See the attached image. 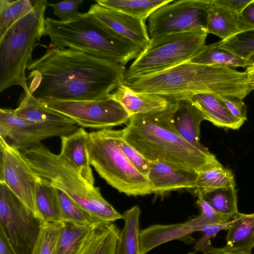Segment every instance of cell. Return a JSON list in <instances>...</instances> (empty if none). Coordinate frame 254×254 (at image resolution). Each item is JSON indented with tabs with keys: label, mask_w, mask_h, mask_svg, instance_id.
I'll list each match as a JSON object with an SVG mask.
<instances>
[{
	"label": "cell",
	"mask_w": 254,
	"mask_h": 254,
	"mask_svg": "<svg viewBox=\"0 0 254 254\" xmlns=\"http://www.w3.org/2000/svg\"><path fill=\"white\" fill-rule=\"evenodd\" d=\"M197 197L196 203L200 210V213L186 222L194 229L195 232H196L197 228L203 226L225 223L233 219L217 211L202 196L199 195Z\"/></svg>",
	"instance_id": "d590c367"
},
{
	"label": "cell",
	"mask_w": 254,
	"mask_h": 254,
	"mask_svg": "<svg viewBox=\"0 0 254 254\" xmlns=\"http://www.w3.org/2000/svg\"><path fill=\"white\" fill-rule=\"evenodd\" d=\"M109 97L119 102L130 116L165 109L171 101L162 96L135 92L123 84Z\"/></svg>",
	"instance_id": "e0dca14e"
},
{
	"label": "cell",
	"mask_w": 254,
	"mask_h": 254,
	"mask_svg": "<svg viewBox=\"0 0 254 254\" xmlns=\"http://www.w3.org/2000/svg\"><path fill=\"white\" fill-rule=\"evenodd\" d=\"M205 120L198 111L188 100L178 101L173 124L181 136L190 144L201 150H207L199 141L200 127Z\"/></svg>",
	"instance_id": "7402d4cb"
},
{
	"label": "cell",
	"mask_w": 254,
	"mask_h": 254,
	"mask_svg": "<svg viewBox=\"0 0 254 254\" xmlns=\"http://www.w3.org/2000/svg\"></svg>",
	"instance_id": "bcb514c9"
},
{
	"label": "cell",
	"mask_w": 254,
	"mask_h": 254,
	"mask_svg": "<svg viewBox=\"0 0 254 254\" xmlns=\"http://www.w3.org/2000/svg\"><path fill=\"white\" fill-rule=\"evenodd\" d=\"M15 113L28 121L47 126L77 125L65 115L44 106L29 93H25Z\"/></svg>",
	"instance_id": "ffe728a7"
},
{
	"label": "cell",
	"mask_w": 254,
	"mask_h": 254,
	"mask_svg": "<svg viewBox=\"0 0 254 254\" xmlns=\"http://www.w3.org/2000/svg\"><path fill=\"white\" fill-rule=\"evenodd\" d=\"M118 144L128 160L142 175L148 178L150 162L127 143L122 137V129L117 137Z\"/></svg>",
	"instance_id": "74e56055"
},
{
	"label": "cell",
	"mask_w": 254,
	"mask_h": 254,
	"mask_svg": "<svg viewBox=\"0 0 254 254\" xmlns=\"http://www.w3.org/2000/svg\"><path fill=\"white\" fill-rule=\"evenodd\" d=\"M235 186L232 172L220 163L198 172L193 190L197 196H204L220 188Z\"/></svg>",
	"instance_id": "4316f807"
},
{
	"label": "cell",
	"mask_w": 254,
	"mask_h": 254,
	"mask_svg": "<svg viewBox=\"0 0 254 254\" xmlns=\"http://www.w3.org/2000/svg\"><path fill=\"white\" fill-rule=\"evenodd\" d=\"M239 15L211 0L207 14L206 31L226 40L240 31Z\"/></svg>",
	"instance_id": "cb8c5ba5"
},
{
	"label": "cell",
	"mask_w": 254,
	"mask_h": 254,
	"mask_svg": "<svg viewBox=\"0 0 254 254\" xmlns=\"http://www.w3.org/2000/svg\"><path fill=\"white\" fill-rule=\"evenodd\" d=\"M211 0H171L148 18L150 40L195 29L206 30Z\"/></svg>",
	"instance_id": "30bf717a"
},
{
	"label": "cell",
	"mask_w": 254,
	"mask_h": 254,
	"mask_svg": "<svg viewBox=\"0 0 254 254\" xmlns=\"http://www.w3.org/2000/svg\"><path fill=\"white\" fill-rule=\"evenodd\" d=\"M41 103L83 127L108 128L127 124L130 118L124 107L110 97L100 100H54Z\"/></svg>",
	"instance_id": "8fae6325"
},
{
	"label": "cell",
	"mask_w": 254,
	"mask_h": 254,
	"mask_svg": "<svg viewBox=\"0 0 254 254\" xmlns=\"http://www.w3.org/2000/svg\"><path fill=\"white\" fill-rule=\"evenodd\" d=\"M220 254H252L251 252L250 251H238V252H225Z\"/></svg>",
	"instance_id": "f6af8a7d"
},
{
	"label": "cell",
	"mask_w": 254,
	"mask_h": 254,
	"mask_svg": "<svg viewBox=\"0 0 254 254\" xmlns=\"http://www.w3.org/2000/svg\"><path fill=\"white\" fill-rule=\"evenodd\" d=\"M0 254H16L1 230H0Z\"/></svg>",
	"instance_id": "7bdbcfd3"
},
{
	"label": "cell",
	"mask_w": 254,
	"mask_h": 254,
	"mask_svg": "<svg viewBox=\"0 0 254 254\" xmlns=\"http://www.w3.org/2000/svg\"><path fill=\"white\" fill-rule=\"evenodd\" d=\"M206 30L169 34L151 40L126 69L123 81L156 73L190 62L206 45Z\"/></svg>",
	"instance_id": "ba28073f"
},
{
	"label": "cell",
	"mask_w": 254,
	"mask_h": 254,
	"mask_svg": "<svg viewBox=\"0 0 254 254\" xmlns=\"http://www.w3.org/2000/svg\"><path fill=\"white\" fill-rule=\"evenodd\" d=\"M218 43L220 48L248 61L250 66H254V29L240 31Z\"/></svg>",
	"instance_id": "4dcf8cb0"
},
{
	"label": "cell",
	"mask_w": 254,
	"mask_h": 254,
	"mask_svg": "<svg viewBox=\"0 0 254 254\" xmlns=\"http://www.w3.org/2000/svg\"><path fill=\"white\" fill-rule=\"evenodd\" d=\"M36 175L66 194L92 216L103 223L123 219L102 195L100 188L88 183L71 163L40 143L21 151Z\"/></svg>",
	"instance_id": "5b68a950"
},
{
	"label": "cell",
	"mask_w": 254,
	"mask_h": 254,
	"mask_svg": "<svg viewBox=\"0 0 254 254\" xmlns=\"http://www.w3.org/2000/svg\"><path fill=\"white\" fill-rule=\"evenodd\" d=\"M218 96L234 117L244 122L247 120V106L242 99Z\"/></svg>",
	"instance_id": "ab89813d"
},
{
	"label": "cell",
	"mask_w": 254,
	"mask_h": 254,
	"mask_svg": "<svg viewBox=\"0 0 254 254\" xmlns=\"http://www.w3.org/2000/svg\"><path fill=\"white\" fill-rule=\"evenodd\" d=\"M213 1L226 8L239 14L252 0H213Z\"/></svg>",
	"instance_id": "b9f144b4"
},
{
	"label": "cell",
	"mask_w": 254,
	"mask_h": 254,
	"mask_svg": "<svg viewBox=\"0 0 254 254\" xmlns=\"http://www.w3.org/2000/svg\"><path fill=\"white\" fill-rule=\"evenodd\" d=\"M88 12L101 24L143 50L149 45L151 40L145 21L97 3L91 5Z\"/></svg>",
	"instance_id": "5bb4252c"
},
{
	"label": "cell",
	"mask_w": 254,
	"mask_h": 254,
	"mask_svg": "<svg viewBox=\"0 0 254 254\" xmlns=\"http://www.w3.org/2000/svg\"><path fill=\"white\" fill-rule=\"evenodd\" d=\"M0 182L5 184L37 216L35 195L40 177L31 168L21 152L0 137Z\"/></svg>",
	"instance_id": "7c38bea8"
},
{
	"label": "cell",
	"mask_w": 254,
	"mask_h": 254,
	"mask_svg": "<svg viewBox=\"0 0 254 254\" xmlns=\"http://www.w3.org/2000/svg\"><path fill=\"white\" fill-rule=\"evenodd\" d=\"M194 229L186 222L170 225L155 224L140 230L139 239L141 254L174 240L191 239Z\"/></svg>",
	"instance_id": "d6986e66"
},
{
	"label": "cell",
	"mask_w": 254,
	"mask_h": 254,
	"mask_svg": "<svg viewBox=\"0 0 254 254\" xmlns=\"http://www.w3.org/2000/svg\"><path fill=\"white\" fill-rule=\"evenodd\" d=\"M45 31L52 48L67 47L124 66L143 50L101 24L88 12L66 22L48 17Z\"/></svg>",
	"instance_id": "277c9868"
},
{
	"label": "cell",
	"mask_w": 254,
	"mask_h": 254,
	"mask_svg": "<svg viewBox=\"0 0 254 254\" xmlns=\"http://www.w3.org/2000/svg\"><path fill=\"white\" fill-rule=\"evenodd\" d=\"M178 101L165 109L130 116L122 129L123 139L150 162L198 172L220 164L208 149H200L187 141L173 124Z\"/></svg>",
	"instance_id": "7a4b0ae2"
},
{
	"label": "cell",
	"mask_w": 254,
	"mask_h": 254,
	"mask_svg": "<svg viewBox=\"0 0 254 254\" xmlns=\"http://www.w3.org/2000/svg\"><path fill=\"white\" fill-rule=\"evenodd\" d=\"M78 128L77 125L45 126L17 115L14 110L0 109V137L20 151L38 146L45 139L71 134Z\"/></svg>",
	"instance_id": "4fadbf2b"
},
{
	"label": "cell",
	"mask_w": 254,
	"mask_h": 254,
	"mask_svg": "<svg viewBox=\"0 0 254 254\" xmlns=\"http://www.w3.org/2000/svg\"><path fill=\"white\" fill-rule=\"evenodd\" d=\"M171 0H98L97 3L146 21L162 5Z\"/></svg>",
	"instance_id": "f1b7e54d"
},
{
	"label": "cell",
	"mask_w": 254,
	"mask_h": 254,
	"mask_svg": "<svg viewBox=\"0 0 254 254\" xmlns=\"http://www.w3.org/2000/svg\"><path fill=\"white\" fill-rule=\"evenodd\" d=\"M98 225H81L63 221L55 254H78Z\"/></svg>",
	"instance_id": "603a6c76"
},
{
	"label": "cell",
	"mask_w": 254,
	"mask_h": 254,
	"mask_svg": "<svg viewBox=\"0 0 254 254\" xmlns=\"http://www.w3.org/2000/svg\"><path fill=\"white\" fill-rule=\"evenodd\" d=\"M44 222L0 182V230L16 254H32Z\"/></svg>",
	"instance_id": "9c48e42d"
},
{
	"label": "cell",
	"mask_w": 254,
	"mask_h": 254,
	"mask_svg": "<svg viewBox=\"0 0 254 254\" xmlns=\"http://www.w3.org/2000/svg\"><path fill=\"white\" fill-rule=\"evenodd\" d=\"M35 204L37 216L44 222L63 221L57 189L41 178L37 184Z\"/></svg>",
	"instance_id": "484cf974"
},
{
	"label": "cell",
	"mask_w": 254,
	"mask_h": 254,
	"mask_svg": "<svg viewBox=\"0 0 254 254\" xmlns=\"http://www.w3.org/2000/svg\"><path fill=\"white\" fill-rule=\"evenodd\" d=\"M238 18L240 31L254 29V0L244 8Z\"/></svg>",
	"instance_id": "60d3db41"
},
{
	"label": "cell",
	"mask_w": 254,
	"mask_h": 254,
	"mask_svg": "<svg viewBox=\"0 0 254 254\" xmlns=\"http://www.w3.org/2000/svg\"><path fill=\"white\" fill-rule=\"evenodd\" d=\"M202 196L211 206L225 216L234 219L240 214L235 187L220 188Z\"/></svg>",
	"instance_id": "1f68e13d"
},
{
	"label": "cell",
	"mask_w": 254,
	"mask_h": 254,
	"mask_svg": "<svg viewBox=\"0 0 254 254\" xmlns=\"http://www.w3.org/2000/svg\"><path fill=\"white\" fill-rule=\"evenodd\" d=\"M197 176V173L154 161L150 162L148 179L152 193L161 194L181 189L193 190Z\"/></svg>",
	"instance_id": "9a60e30c"
},
{
	"label": "cell",
	"mask_w": 254,
	"mask_h": 254,
	"mask_svg": "<svg viewBox=\"0 0 254 254\" xmlns=\"http://www.w3.org/2000/svg\"><path fill=\"white\" fill-rule=\"evenodd\" d=\"M245 72L247 73L249 82L254 89V66L247 67Z\"/></svg>",
	"instance_id": "ee69618b"
},
{
	"label": "cell",
	"mask_w": 254,
	"mask_h": 254,
	"mask_svg": "<svg viewBox=\"0 0 254 254\" xmlns=\"http://www.w3.org/2000/svg\"><path fill=\"white\" fill-rule=\"evenodd\" d=\"M46 0L34 1L33 9L16 22L0 37V91L19 85L29 91L26 69L32 62L34 48L46 35Z\"/></svg>",
	"instance_id": "8992f818"
},
{
	"label": "cell",
	"mask_w": 254,
	"mask_h": 254,
	"mask_svg": "<svg viewBox=\"0 0 254 254\" xmlns=\"http://www.w3.org/2000/svg\"><path fill=\"white\" fill-rule=\"evenodd\" d=\"M254 247V213H240L228 229L226 244L221 248L212 247L208 254L225 252L250 251Z\"/></svg>",
	"instance_id": "44dd1931"
},
{
	"label": "cell",
	"mask_w": 254,
	"mask_h": 254,
	"mask_svg": "<svg viewBox=\"0 0 254 254\" xmlns=\"http://www.w3.org/2000/svg\"><path fill=\"white\" fill-rule=\"evenodd\" d=\"M238 216L227 222L209 224L197 228L196 232H202L203 235L195 243L194 246V251L202 252L204 254H208L209 251L212 248L211 246V240L214 238L219 232L222 230H228L236 221Z\"/></svg>",
	"instance_id": "8d00e7d4"
},
{
	"label": "cell",
	"mask_w": 254,
	"mask_h": 254,
	"mask_svg": "<svg viewBox=\"0 0 254 254\" xmlns=\"http://www.w3.org/2000/svg\"><path fill=\"white\" fill-rule=\"evenodd\" d=\"M88 135L83 127H79L72 133L61 137L59 154L75 167L88 183L94 186L95 179L87 150Z\"/></svg>",
	"instance_id": "2e32d148"
},
{
	"label": "cell",
	"mask_w": 254,
	"mask_h": 254,
	"mask_svg": "<svg viewBox=\"0 0 254 254\" xmlns=\"http://www.w3.org/2000/svg\"><path fill=\"white\" fill-rule=\"evenodd\" d=\"M27 69L28 93L43 103L108 98L123 83L127 69L82 52L52 48Z\"/></svg>",
	"instance_id": "6da1fadb"
},
{
	"label": "cell",
	"mask_w": 254,
	"mask_h": 254,
	"mask_svg": "<svg viewBox=\"0 0 254 254\" xmlns=\"http://www.w3.org/2000/svg\"><path fill=\"white\" fill-rule=\"evenodd\" d=\"M63 227V221L44 222L32 254H55L58 239Z\"/></svg>",
	"instance_id": "e575fe53"
},
{
	"label": "cell",
	"mask_w": 254,
	"mask_h": 254,
	"mask_svg": "<svg viewBox=\"0 0 254 254\" xmlns=\"http://www.w3.org/2000/svg\"><path fill=\"white\" fill-rule=\"evenodd\" d=\"M82 0H66L57 3H48L53 7L54 13L64 22L69 21L77 17L81 13L78 11Z\"/></svg>",
	"instance_id": "f35d334b"
},
{
	"label": "cell",
	"mask_w": 254,
	"mask_h": 254,
	"mask_svg": "<svg viewBox=\"0 0 254 254\" xmlns=\"http://www.w3.org/2000/svg\"><path fill=\"white\" fill-rule=\"evenodd\" d=\"M141 209L134 205L123 214L124 226L120 231L116 254H141L139 235V218Z\"/></svg>",
	"instance_id": "d4e9b609"
},
{
	"label": "cell",
	"mask_w": 254,
	"mask_h": 254,
	"mask_svg": "<svg viewBox=\"0 0 254 254\" xmlns=\"http://www.w3.org/2000/svg\"><path fill=\"white\" fill-rule=\"evenodd\" d=\"M190 62L229 68L250 66L248 61L235 56L226 50L220 48L218 42L210 45H206Z\"/></svg>",
	"instance_id": "f546056e"
},
{
	"label": "cell",
	"mask_w": 254,
	"mask_h": 254,
	"mask_svg": "<svg viewBox=\"0 0 254 254\" xmlns=\"http://www.w3.org/2000/svg\"><path fill=\"white\" fill-rule=\"evenodd\" d=\"M34 1L0 0V37L33 8Z\"/></svg>",
	"instance_id": "d6a6232c"
},
{
	"label": "cell",
	"mask_w": 254,
	"mask_h": 254,
	"mask_svg": "<svg viewBox=\"0 0 254 254\" xmlns=\"http://www.w3.org/2000/svg\"><path fill=\"white\" fill-rule=\"evenodd\" d=\"M120 232L113 223L99 225L78 254H116Z\"/></svg>",
	"instance_id": "83f0119b"
},
{
	"label": "cell",
	"mask_w": 254,
	"mask_h": 254,
	"mask_svg": "<svg viewBox=\"0 0 254 254\" xmlns=\"http://www.w3.org/2000/svg\"><path fill=\"white\" fill-rule=\"evenodd\" d=\"M57 193L63 221L93 226L103 223L92 216L62 190L57 189Z\"/></svg>",
	"instance_id": "836d02e7"
},
{
	"label": "cell",
	"mask_w": 254,
	"mask_h": 254,
	"mask_svg": "<svg viewBox=\"0 0 254 254\" xmlns=\"http://www.w3.org/2000/svg\"><path fill=\"white\" fill-rule=\"evenodd\" d=\"M119 130L104 128L88 133L87 150L91 166L109 185L128 196L152 193L147 178L127 158L118 141Z\"/></svg>",
	"instance_id": "52a82bcc"
},
{
	"label": "cell",
	"mask_w": 254,
	"mask_h": 254,
	"mask_svg": "<svg viewBox=\"0 0 254 254\" xmlns=\"http://www.w3.org/2000/svg\"></svg>",
	"instance_id": "7dc6e473"
},
{
	"label": "cell",
	"mask_w": 254,
	"mask_h": 254,
	"mask_svg": "<svg viewBox=\"0 0 254 254\" xmlns=\"http://www.w3.org/2000/svg\"><path fill=\"white\" fill-rule=\"evenodd\" d=\"M139 93L158 95L171 101L198 93L243 99L254 88L247 73L233 68L187 62L146 76L123 81Z\"/></svg>",
	"instance_id": "3957f363"
},
{
	"label": "cell",
	"mask_w": 254,
	"mask_h": 254,
	"mask_svg": "<svg viewBox=\"0 0 254 254\" xmlns=\"http://www.w3.org/2000/svg\"><path fill=\"white\" fill-rule=\"evenodd\" d=\"M186 100L198 110L205 120L217 127L237 129L244 123L234 117L223 102L214 94L198 93Z\"/></svg>",
	"instance_id": "ac0fdd59"
}]
</instances>
